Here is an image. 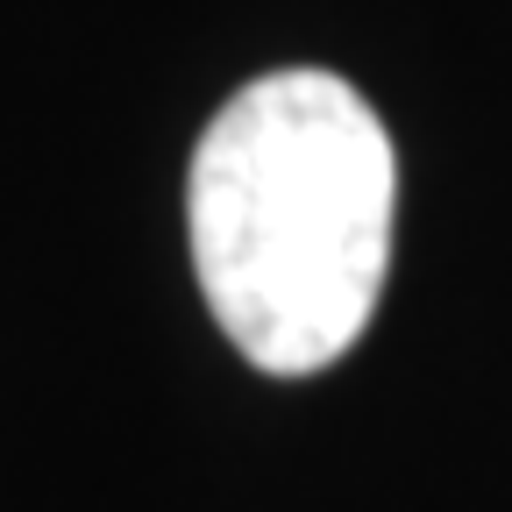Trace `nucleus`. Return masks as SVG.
Wrapping results in <instances>:
<instances>
[{
  "label": "nucleus",
  "mask_w": 512,
  "mask_h": 512,
  "mask_svg": "<svg viewBox=\"0 0 512 512\" xmlns=\"http://www.w3.org/2000/svg\"><path fill=\"white\" fill-rule=\"evenodd\" d=\"M392 207V136L342 72L249 79L185 171L192 271L221 335L271 377L342 363L392 271Z\"/></svg>",
  "instance_id": "nucleus-1"
}]
</instances>
